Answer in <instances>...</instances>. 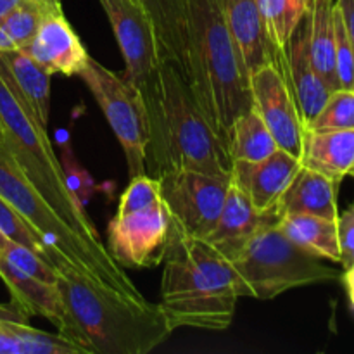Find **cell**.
Returning <instances> with one entry per match:
<instances>
[{
	"instance_id": "f546056e",
	"label": "cell",
	"mask_w": 354,
	"mask_h": 354,
	"mask_svg": "<svg viewBox=\"0 0 354 354\" xmlns=\"http://www.w3.org/2000/svg\"><path fill=\"white\" fill-rule=\"evenodd\" d=\"M335 23V75L339 88L354 92V45L344 26L337 6L334 9Z\"/></svg>"
},
{
	"instance_id": "4316f807",
	"label": "cell",
	"mask_w": 354,
	"mask_h": 354,
	"mask_svg": "<svg viewBox=\"0 0 354 354\" xmlns=\"http://www.w3.org/2000/svg\"><path fill=\"white\" fill-rule=\"evenodd\" d=\"M258 2L270 38L273 45L282 50L310 12L313 0H258Z\"/></svg>"
},
{
	"instance_id": "603a6c76",
	"label": "cell",
	"mask_w": 354,
	"mask_h": 354,
	"mask_svg": "<svg viewBox=\"0 0 354 354\" xmlns=\"http://www.w3.org/2000/svg\"><path fill=\"white\" fill-rule=\"evenodd\" d=\"M151 19L162 61L173 62L187 80V19L183 0H133Z\"/></svg>"
},
{
	"instance_id": "44dd1931",
	"label": "cell",
	"mask_w": 354,
	"mask_h": 354,
	"mask_svg": "<svg viewBox=\"0 0 354 354\" xmlns=\"http://www.w3.org/2000/svg\"><path fill=\"white\" fill-rule=\"evenodd\" d=\"M337 190L339 183L332 182L322 173L301 166L292 183L287 187L275 207L280 214H313L325 220L337 221Z\"/></svg>"
},
{
	"instance_id": "7c38bea8",
	"label": "cell",
	"mask_w": 354,
	"mask_h": 354,
	"mask_svg": "<svg viewBox=\"0 0 354 354\" xmlns=\"http://www.w3.org/2000/svg\"><path fill=\"white\" fill-rule=\"evenodd\" d=\"M249 85L252 107L272 131L279 149L301 159L306 130L282 73L273 64L263 66L249 76Z\"/></svg>"
},
{
	"instance_id": "4fadbf2b",
	"label": "cell",
	"mask_w": 354,
	"mask_h": 354,
	"mask_svg": "<svg viewBox=\"0 0 354 354\" xmlns=\"http://www.w3.org/2000/svg\"><path fill=\"white\" fill-rule=\"evenodd\" d=\"M0 279L10 292V303L16 304L28 318L41 317L52 322L57 327V334L69 339L73 344L80 346L86 353L80 342L78 330L66 308L57 282L50 283L28 275L23 270L10 265L2 254H0Z\"/></svg>"
},
{
	"instance_id": "836d02e7",
	"label": "cell",
	"mask_w": 354,
	"mask_h": 354,
	"mask_svg": "<svg viewBox=\"0 0 354 354\" xmlns=\"http://www.w3.org/2000/svg\"><path fill=\"white\" fill-rule=\"evenodd\" d=\"M341 279H342V283H344L346 292H348L349 304H351V308L354 310V268L344 270Z\"/></svg>"
},
{
	"instance_id": "d6986e66",
	"label": "cell",
	"mask_w": 354,
	"mask_h": 354,
	"mask_svg": "<svg viewBox=\"0 0 354 354\" xmlns=\"http://www.w3.org/2000/svg\"><path fill=\"white\" fill-rule=\"evenodd\" d=\"M0 354H86L61 334H47L28 324L16 304H0Z\"/></svg>"
},
{
	"instance_id": "f1b7e54d",
	"label": "cell",
	"mask_w": 354,
	"mask_h": 354,
	"mask_svg": "<svg viewBox=\"0 0 354 354\" xmlns=\"http://www.w3.org/2000/svg\"><path fill=\"white\" fill-rule=\"evenodd\" d=\"M2 256L10 265L23 270L28 275L37 277V279L50 283L57 282V270H55V266L50 265L44 256L38 254L33 249L26 248V245L9 241L6 248H3Z\"/></svg>"
},
{
	"instance_id": "3957f363",
	"label": "cell",
	"mask_w": 354,
	"mask_h": 354,
	"mask_svg": "<svg viewBox=\"0 0 354 354\" xmlns=\"http://www.w3.org/2000/svg\"><path fill=\"white\" fill-rule=\"evenodd\" d=\"M57 270V287L88 354H147L171 335L158 303L92 282L73 266Z\"/></svg>"
},
{
	"instance_id": "83f0119b",
	"label": "cell",
	"mask_w": 354,
	"mask_h": 354,
	"mask_svg": "<svg viewBox=\"0 0 354 354\" xmlns=\"http://www.w3.org/2000/svg\"><path fill=\"white\" fill-rule=\"evenodd\" d=\"M310 131L354 130V92L339 88L328 95L317 116L306 124Z\"/></svg>"
},
{
	"instance_id": "4dcf8cb0",
	"label": "cell",
	"mask_w": 354,
	"mask_h": 354,
	"mask_svg": "<svg viewBox=\"0 0 354 354\" xmlns=\"http://www.w3.org/2000/svg\"><path fill=\"white\" fill-rule=\"evenodd\" d=\"M0 232H2L9 241L26 245V248L33 249V251H37L38 254H41L47 259L44 245L40 244L37 235H35L33 230L21 220L19 214L3 201L2 196H0Z\"/></svg>"
},
{
	"instance_id": "2e32d148",
	"label": "cell",
	"mask_w": 354,
	"mask_h": 354,
	"mask_svg": "<svg viewBox=\"0 0 354 354\" xmlns=\"http://www.w3.org/2000/svg\"><path fill=\"white\" fill-rule=\"evenodd\" d=\"M48 75L78 76L88 61V52L62 10L45 14L37 33L23 48Z\"/></svg>"
},
{
	"instance_id": "e0dca14e",
	"label": "cell",
	"mask_w": 354,
	"mask_h": 354,
	"mask_svg": "<svg viewBox=\"0 0 354 354\" xmlns=\"http://www.w3.org/2000/svg\"><path fill=\"white\" fill-rule=\"evenodd\" d=\"M223 16L249 76L263 66L279 62L280 50L266 30L258 0H221Z\"/></svg>"
},
{
	"instance_id": "d590c367",
	"label": "cell",
	"mask_w": 354,
	"mask_h": 354,
	"mask_svg": "<svg viewBox=\"0 0 354 354\" xmlns=\"http://www.w3.org/2000/svg\"><path fill=\"white\" fill-rule=\"evenodd\" d=\"M38 2H41L45 7H48L52 10H62L61 0H38Z\"/></svg>"
},
{
	"instance_id": "ba28073f",
	"label": "cell",
	"mask_w": 354,
	"mask_h": 354,
	"mask_svg": "<svg viewBox=\"0 0 354 354\" xmlns=\"http://www.w3.org/2000/svg\"><path fill=\"white\" fill-rule=\"evenodd\" d=\"M80 78L99 104L124 152L130 178L147 173L151 121L140 90L118 73L88 57Z\"/></svg>"
},
{
	"instance_id": "8d00e7d4",
	"label": "cell",
	"mask_w": 354,
	"mask_h": 354,
	"mask_svg": "<svg viewBox=\"0 0 354 354\" xmlns=\"http://www.w3.org/2000/svg\"><path fill=\"white\" fill-rule=\"evenodd\" d=\"M7 242H9V239H7L6 235H3L2 232H0V254H2L3 248H6V245H7Z\"/></svg>"
},
{
	"instance_id": "e575fe53",
	"label": "cell",
	"mask_w": 354,
	"mask_h": 354,
	"mask_svg": "<svg viewBox=\"0 0 354 354\" xmlns=\"http://www.w3.org/2000/svg\"><path fill=\"white\" fill-rule=\"evenodd\" d=\"M24 2H26V0H0V21Z\"/></svg>"
},
{
	"instance_id": "9c48e42d",
	"label": "cell",
	"mask_w": 354,
	"mask_h": 354,
	"mask_svg": "<svg viewBox=\"0 0 354 354\" xmlns=\"http://www.w3.org/2000/svg\"><path fill=\"white\" fill-rule=\"evenodd\" d=\"M124 59L123 78L140 90L151 121V138L159 124L162 55L147 14L133 0H99Z\"/></svg>"
},
{
	"instance_id": "cb8c5ba5",
	"label": "cell",
	"mask_w": 354,
	"mask_h": 354,
	"mask_svg": "<svg viewBox=\"0 0 354 354\" xmlns=\"http://www.w3.org/2000/svg\"><path fill=\"white\" fill-rule=\"evenodd\" d=\"M277 225L303 251L320 259L341 263L337 221L325 220L313 214L287 213L280 214Z\"/></svg>"
},
{
	"instance_id": "30bf717a",
	"label": "cell",
	"mask_w": 354,
	"mask_h": 354,
	"mask_svg": "<svg viewBox=\"0 0 354 354\" xmlns=\"http://www.w3.org/2000/svg\"><path fill=\"white\" fill-rule=\"evenodd\" d=\"M156 178L171 216L173 234L206 239L220 216L230 180L192 169H166Z\"/></svg>"
},
{
	"instance_id": "1f68e13d",
	"label": "cell",
	"mask_w": 354,
	"mask_h": 354,
	"mask_svg": "<svg viewBox=\"0 0 354 354\" xmlns=\"http://www.w3.org/2000/svg\"><path fill=\"white\" fill-rule=\"evenodd\" d=\"M339 249L342 268H354V203L337 218Z\"/></svg>"
},
{
	"instance_id": "8fae6325",
	"label": "cell",
	"mask_w": 354,
	"mask_h": 354,
	"mask_svg": "<svg viewBox=\"0 0 354 354\" xmlns=\"http://www.w3.org/2000/svg\"><path fill=\"white\" fill-rule=\"evenodd\" d=\"M171 232V216L161 197L137 209L116 211L106 248L123 268H154L165 259Z\"/></svg>"
},
{
	"instance_id": "484cf974",
	"label": "cell",
	"mask_w": 354,
	"mask_h": 354,
	"mask_svg": "<svg viewBox=\"0 0 354 354\" xmlns=\"http://www.w3.org/2000/svg\"><path fill=\"white\" fill-rule=\"evenodd\" d=\"M228 154L234 161H261L279 149L272 131L254 107L235 118L228 131Z\"/></svg>"
},
{
	"instance_id": "52a82bcc",
	"label": "cell",
	"mask_w": 354,
	"mask_h": 354,
	"mask_svg": "<svg viewBox=\"0 0 354 354\" xmlns=\"http://www.w3.org/2000/svg\"><path fill=\"white\" fill-rule=\"evenodd\" d=\"M277 220L266 221L241 254L230 261L237 275L241 299L270 301L290 289L341 279L320 258L294 244L280 230Z\"/></svg>"
},
{
	"instance_id": "5bb4252c",
	"label": "cell",
	"mask_w": 354,
	"mask_h": 354,
	"mask_svg": "<svg viewBox=\"0 0 354 354\" xmlns=\"http://www.w3.org/2000/svg\"><path fill=\"white\" fill-rule=\"evenodd\" d=\"M275 68L286 78L299 109L304 130H306V124L317 116L318 111L324 107L332 93L330 86L324 82L311 61L310 47H308L306 17L294 31L292 38L287 41L286 47L280 50Z\"/></svg>"
},
{
	"instance_id": "9a60e30c",
	"label": "cell",
	"mask_w": 354,
	"mask_h": 354,
	"mask_svg": "<svg viewBox=\"0 0 354 354\" xmlns=\"http://www.w3.org/2000/svg\"><path fill=\"white\" fill-rule=\"evenodd\" d=\"M301 166V159L277 149L272 156L261 161L232 162L230 183L249 197L259 213H273Z\"/></svg>"
},
{
	"instance_id": "ffe728a7",
	"label": "cell",
	"mask_w": 354,
	"mask_h": 354,
	"mask_svg": "<svg viewBox=\"0 0 354 354\" xmlns=\"http://www.w3.org/2000/svg\"><path fill=\"white\" fill-rule=\"evenodd\" d=\"M301 165L322 173L341 185L354 178V130L304 131Z\"/></svg>"
},
{
	"instance_id": "7a4b0ae2",
	"label": "cell",
	"mask_w": 354,
	"mask_h": 354,
	"mask_svg": "<svg viewBox=\"0 0 354 354\" xmlns=\"http://www.w3.org/2000/svg\"><path fill=\"white\" fill-rule=\"evenodd\" d=\"M161 306L169 328L223 332L237 310L239 283L234 266L204 239L171 232L162 259Z\"/></svg>"
},
{
	"instance_id": "d4e9b609",
	"label": "cell",
	"mask_w": 354,
	"mask_h": 354,
	"mask_svg": "<svg viewBox=\"0 0 354 354\" xmlns=\"http://www.w3.org/2000/svg\"><path fill=\"white\" fill-rule=\"evenodd\" d=\"M335 0H313L306 14L308 47L313 66L330 90H339L335 75Z\"/></svg>"
},
{
	"instance_id": "6da1fadb",
	"label": "cell",
	"mask_w": 354,
	"mask_h": 354,
	"mask_svg": "<svg viewBox=\"0 0 354 354\" xmlns=\"http://www.w3.org/2000/svg\"><path fill=\"white\" fill-rule=\"evenodd\" d=\"M187 82L209 123L227 144L239 114L252 107L249 73L223 16L221 0H183Z\"/></svg>"
},
{
	"instance_id": "8992f818",
	"label": "cell",
	"mask_w": 354,
	"mask_h": 354,
	"mask_svg": "<svg viewBox=\"0 0 354 354\" xmlns=\"http://www.w3.org/2000/svg\"><path fill=\"white\" fill-rule=\"evenodd\" d=\"M0 140L31 185L48 206L82 237L95 245H104L95 225L86 214L62 169L47 128L41 127L28 111L0 71Z\"/></svg>"
},
{
	"instance_id": "ac0fdd59",
	"label": "cell",
	"mask_w": 354,
	"mask_h": 354,
	"mask_svg": "<svg viewBox=\"0 0 354 354\" xmlns=\"http://www.w3.org/2000/svg\"><path fill=\"white\" fill-rule=\"evenodd\" d=\"M272 218H279L277 213H259L249 197L241 189L230 183L227 197H225L223 207L218 216L216 225L207 234L204 241L216 249L223 258L232 261L241 254L252 235Z\"/></svg>"
},
{
	"instance_id": "d6a6232c",
	"label": "cell",
	"mask_w": 354,
	"mask_h": 354,
	"mask_svg": "<svg viewBox=\"0 0 354 354\" xmlns=\"http://www.w3.org/2000/svg\"><path fill=\"white\" fill-rule=\"evenodd\" d=\"M335 6L341 12L346 30H348L349 38L354 45V0H335Z\"/></svg>"
},
{
	"instance_id": "5b68a950",
	"label": "cell",
	"mask_w": 354,
	"mask_h": 354,
	"mask_svg": "<svg viewBox=\"0 0 354 354\" xmlns=\"http://www.w3.org/2000/svg\"><path fill=\"white\" fill-rule=\"evenodd\" d=\"M147 162L154 176L166 169H192L225 180H230L232 175L227 144L173 62L161 66L159 124L149 144Z\"/></svg>"
},
{
	"instance_id": "277c9868",
	"label": "cell",
	"mask_w": 354,
	"mask_h": 354,
	"mask_svg": "<svg viewBox=\"0 0 354 354\" xmlns=\"http://www.w3.org/2000/svg\"><path fill=\"white\" fill-rule=\"evenodd\" d=\"M0 196L33 230L50 265L73 266L92 282L124 296L144 299L106 245H95L73 230L38 194L0 140Z\"/></svg>"
},
{
	"instance_id": "7402d4cb",
	"label": "cell",
	"mask_w": 354,
	"mask_h": 354,
	"mask_svg": "<svg viewBox=\"0 0 354 354\" xmlns=\"http://www.w3.org/2000/svg\"><path fill=\"white\" fill-rule=\"evenodd\" d=\"M0 71L44 128L50 118V75L26 52H0Z\"/></svg>"
}]
</instances>
